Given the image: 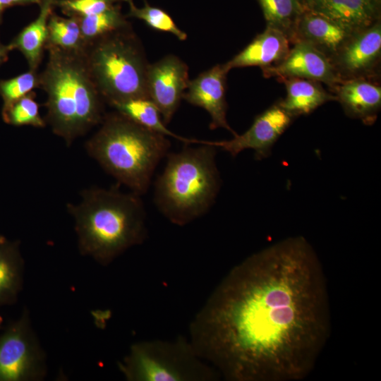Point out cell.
<instances>
[{
    "label": "cell",
    "mask_w": 381,
    "mask_h": 381,
    "mask_svg": "<svg viewBox=\"0 0 381 381\" xmlns=\"http://www.w3.org/2000/svg\"><path fill=\"white\" fill-rule=\"evenodd\" d=\"M12 6H13L12 0H0V23L4 11Z\"/></svg>",
    "instance_id": "cell-31"
},
{
    "label": "cell",
    "mask_w": 381,
    "mask_h": 381,
    "mask_svg": "<svg viewBox=\"0 0 381 381\" xmlns=\"http://www.w3.org/2000/svg\"><path fill=\"white\" fill-rule=\"evenodd\" d=\"M329 306L320 260L302 236L236 265L190 325L198 355L231 381H295L328 339Z\"/></svg>",
    "instance_id": "cell-1"
},
{
    "label": "cell",
    "mask_w": 381,
    "mask_h": 381,
    "mask_svg": "<svg viewBox=\"0 0 381 381\" xmlns=\"http://www.w3.org/2000/svg\"><path fill=\"white\" fill-rule=\"evenodd\" d=\"M46 373V354L25 307L0 334V381H38Z\"/></svg>",
    "instance_id": "cell-8"
},
{
    "label": "cell",
    "mask_w": 381,
    "mask_h": 381,
    "mask_svg": "<svg viewBox=\"0 0 381 381\" xmlns=\"http://www.w3.org/2000/svg\"><path fill=\"white\" fill-rule=\"evenodd\" d=\"M11 49L8 45H4L0 42V66L8 59V55Z\"/></svg>",
    "instance_id": "cell-29"
},
{
    "label": "cell",
    "mask_w": 381,
    "mask_h": 381,
    "mask_svg": "<svg viewBox=\"0 0 381 381\" xmlns=\"http://www.w3.org/2000/svg\"><path fill=\"white\" fill-rule=\"evenodd\" d=\"M46 0H12L13 6L16 5H28V4H42Z\"/></svg>",
    "instance_id": "cell-30"
},
{
    "label": "cell",
    "mask_w": 381,
    "mask_h": 381,
    "mask_svg": "<svg viewBox=\"0 0 381 381\" xmlns=\"http://www.w3.org/2000/svg\"><path fill=\"white\" fill-rule=\"evenodd\" d=\"M380 51L381 26L376 22L349 39L337 54V64L348 74H360L375 65Z\"/></svg>",
    "instance_id": "cell-14"
},
{
    "label": "cell",
    "mask_w": 381,
    "mask_h": 381,
    "mask_svg": "<svg viewBox=\"0 0 381 381\" xmlns=\"http://www.w3.org/2000/svg\"><path fill=\"white\" fill-rule=\"evenodd\" d=\"M230 70L226 64H217L189 80L183 99L204 109L210 116V128H222L236 134L226 120V75Z\"/></svg>",
    "instance_id": "cell-12"
},
{
    "label": "cell",
    "mask_w": 381,
    "mask_h": 381,
    "mask_svg": "<svg viewBox=\"0 0 381 381\" xmlns=\"http://www.w3.org/2000/svg\"><path fill=\"white\" fill-rule=\"evenodd\" d=\"M353 34L327 17L304 11L297 20L291 41L306 42L325 55L337 54Z\"/></svg>",
    "instance_id": "cell-13"
},
{
    "label": "cell",
    "mask_w": 381,
    "mask_h": 381,
    "mask_svg": "<svg viewBox=\"0 0 381 381\" xmlns=\"http://www.w3.org/2000/svg\"><path fill=\"white\" fill-rule=\"evenodd\" d=\"M127 3L129 4L128 17L140 19L150 28L160 32L171 33L179 40L183 41L187 39L186 33L179 28L169 15L163 10L150 6L147 2H145L141 8L137 7L133 0H129Z\"/></svg>",
    "instance_id": "cell-26"
},
{
    "label": "cell",
    "mask_w": 381,
    "mask_h": 381,
    "mask_svg": "<svg viewBox=\"0 0 381 381\" xmlns=\"http://www.w3.org/2000/svg\"><path fill=\"white\" fill-rule=\"evenodd\" d=\"M378 4L374 0H313L308 11L327 17L355 33L375 23Z\"/></svg>",
    "instance_id": "cell-16"
},
{
    "label": "cell",
    "mask_w": 381,
    "mask_h": 381,
    "mask_svg": "<svg viewBox=\"0 0 381 381\" xmlns=\"http://www.w3.org/2000/svg\"><path fill=\"white\" fill-rule=\"evenodd\" d=\"M20 244L0 236V306L16 303L23 289L24 260Z\"/></svg>",
    "instance_id": "cell-19"
},
{
    "label": "cell",
    "mask_w": 381,
    "mask_h": 381,
    "mask_svg": "<svg viewBox=\"0 0 381 381\" xmlns=\"http://www.w3.org/2000/svg\"><path fill=\"white\" fill-rule=\"evenodd\" d=\"M75 18L79 23L81 34L86 44L131 26L118 5L99 13Z\"/></svg>",
    "instance_id": "cell-23"
},
{
    "label": "cell",
    "mask_w": 381,
    "mask_h": 381,
    "mask_svg": "<svg viewBox=\"0 0 381 381\" xmlns=\"http://www.w3.org/2000/svg\"><path fill=\"white\" fill-rule=\"evenodd\" d=\"M289 41V37L280 30L267 26L226 65L231 70L247 66H260L262 68L276 64L288 53Z\"/></svg>",
    "instance_id": "cell-15"
},
{
    "label": "cell",
    "mask_w": 381,
    "mask_h": 381,
    "mask_svg": "<svg viewBox=\"0 0 381 381\" xmlns=\"http://www.w3.org/2000/svg\"><path fill=\"white\" fill-rule=\"evenodd\" d=\"M3 317L0 314V328L2 326V323H3Z\"/></svg>",
    "instance_id": "cell-33"
},
{
    "label": "cell",
    "mask_w": 381,
    "mask_h": 381,
    "mask_svg": "<svg viewBox=\"0 0 381 381\" xmlns=\"http://www.w3.org/2000/svg\"><path fill=\"white\" fill-rule=\"evenodd\" d=\"M265 77L300 78L336 85L341 82L327 56L313 45L295 42L279 63L262 68Z\"/></svg>",
    "instance_id": "cell-11"
},
{
    "label": "cell",
    "mask_w": 381,
    "mask_h": 381,
    "mask_svg": "<svg viewBox=\"0 0 381 381\" xmlns=\"http://www.w3.org/2000/svg\"><path fill=\"white\" fill-rule=\"evenodd\" d=\"M47 30L46 48L52 47L68 52H84L86 44L75 18L62 17L53 11L48 20Z\"/></svg>",
    "instance_id": "cell-22"
},
{
    "label": "cell",
    "mask_w": 381,
    "mask_h": 381,
    "mask_svg": "<svg viewBox=\"0 0 381 381\" xmlns=\"http://www.w3.org/2000/svg\"><path fill=\"white\" fill-rule=\"evenodd\" d=\"M99 124L85 144L87 154L119 183L143 195L159 163L169 152L170 141L116 111L104 114Z\"/></svg>",
    "instance_id": "cell-4"
},
{
    "label": "cell",
    "mask_w": 381,
    "mask_h": 381,
    "mask_svg": "<svg viewBox=\"0 0 381 381\" xmlns=\"http://www.w3.org/2000/svg\"><path fill=\"white\" fill-rule=\"evenodd\" d=\"M37 71L30 70L14 78L0 81V95L5 108L16 100L40 87Z\"/></svg>",
    "instance_id": "cell-27"
},
{
    "label": "cell",
    "mask_w": 381,
    "mask_h": 381,
    "mask_svg": "<svg viewBox=\"0 0 381 381\" xmlns=\"http://www.w3.org/2000/svg\"><path fill=\"white\" fill-rule=\"evenodd\" d=\"M293 117L277 103L257 116L243 133H236L231 140L211 143L234 157L245 150H253L255 158L260 160L270 155L272 146L289 127Z\"/></svg>",
    "instance_id": "cell-10"
},
{
    "label": "cell",
    "mask_w": 381,
    "mask_h": 381,
    "mask_svg": "<svg viewBox=\"0 0 381 381\" xmlns=\"http://www.w3.org/2000/svg\"><path fill=\"white\" fill-rule=\"evenodd\" d=\"M119 369L129 381H203L218 375L183 338L135 343Z\"/></svg>",
    "instance_id": "cell-7"
},
{
    "label": "cell",
    "mask_w": 381,
    "mask_h": 381,
    "mask_svg": "<svg viewBox=\"0 0 381 381\" xmlns=\"http://www.w3.org/2000/svg\"><path fill=\"white\" fill-rule=\"evenodd\" d=\"M304 11H308L310 8L313 0H298Z\"/></svg>",
    "instance_id": "cell-32"
},
{
    "label": "cell",
    "mask_w": 381,
    "mask_h": 381,
    "mask_svg": "<svg viewBox=\"0 0 381 381\" xmlns=\"http://www.w3.org/2000/svg\"><path fill=\"white\" fill-rule=\"evenodd\" d=\"M186 144L169 152L155 183L154 201L171 223L183 226L207 213L221 187L216 163L217 147L202 140L197 147Z\"/></svg>",
    "instance_id": "cell-5"
},
{
    "label": "cell",
    "mask_w": 381,
    "mask_h": 381,
    "mask_svg": "<svg viewBox=\"0 0 381 381\" xmlns=\"http://www.w3.org/2000/svg\"><path fill=\"white\" fill-rule=\"evenodd\" d=\"M83 56L93 83L108 104L149 98L146 87L149 64L131 26L87 43Z\"/></svg>",
    "instance_id": "cell-6"
},
{
    "label": "cell",
    "mask_w": 381,
    "mask_h": 381,
    "mask_svg": "<svg viewBox=\"0 0 381 381\" xmlns=\"http://www.w3.org/2000/svg\"><path fill=\"white\" fill-rule=\"evenodd\" d=\"M129 0H54V6L69 17L80 18L107 11L116 3Z\"/></svg>",
    "instance_id": "cell-28"
},
{
    "label": "cell",
    "mask_w": 381,
    "mask_h": 381,
    "mask_svg": "<svg viewBox=\"0 0 381 381\" xmlns=\"http://www.w3.org/2000/svg\"><path fill=\"white\" fill-rule=\"evenodd\" d=\"M267 26L284 32L291 40L297 20L304 11L298 0H259Z\"/></svg>",
    "instance_id": "cell-24"
},
{
    "label": "cell",
    "mask_w": 381,
    "mask_h": 381,
    "mask_svg": "<svg viewBox=\"0 0 381 381\" xmlns=\"http://www.w3.org/2000/svg\"><path fill=\"white\" fill-rule=\"evenodd\" d=\"M286 89V96L279 105L294 117L311 113L337 97L327 93L315 80L300 78H281Z\"/></svg>",
    "instance_id": "cell-20"
},
{
    "label": "cell",
    "mask_w": 381,
    "mask_h": 381,
    "mask_svg": "<svg viewBox=\"0 0 381 381\" xmlns=\"http://www.w3.org/2000/svg\"><path fill=\"white\" fill-rule=\"evenodd\" d=\"M374 1H376L377 4H379L380 0H374Z\"/></svg>",
    "instance_id": "cell-34"
},
{
    "label": "cell",
    "mask_w": 381,
    "mask_h": 381,
    "mask_svg": "<svg viewBox=\"0 0 381 381\" xmlns=\"http://www.w3.org/2000/svg\"><path fill=\"white\" fill-rule=\"evenodd\" d=\"M338 97L345 111L351 116L373 122L381 104L380 87L361 79L342 83Z\"/></svg>",
    "instance_id": "cell-18"
},
{
    "label": "cell",
    "mask_w": 381,
    "mask_h": 381,
    "mask_svg": "<svg viewBox=\"0 0 381 381\" xmlns=\"http://www.w3.org/2000/svg\"><path fill=\"white\" fill-rule=\"evenodd\" d=\"M116 111L138 124L167 137H172L185 144H199L201 140L180 136L167 127L156 105L149 98H135L109 104Z\"/></svg>",
    "instance_id": "cell-21"
},
{
    "label": "cell",
    "mask_w": 381,
    "mask_h": 381,
    "mask_svg": "<svg viewBox=\"0 0 381 381\" xmlns=\"http://www.w3.org/2000/svg\"><path fill=\"white\" fill-rule=\"evenodd\" d=\"M188 83V68L175 55H167L148 65L146 75L148 97L158 108L166 125L178 109Z\"/></svg>",
    "instance_id": "cell-9"
},
{
    "label": "cell",
    "mask_w": 381,
    "mask_h": 381,
    "mask_svg": "<svg viewBox=\"0 0 381 381\" xmlns=\"http://www.w3.org/2000/svg\"><path fill=\"white\" fill-rule=\"evenodd\" d=\"M67 210L74 220L78 248L83 255L106 266L147 236L146 213L140 195L117 187L83 190Z\"/></svg>",
    "instance_id": "cell-2"
},
{
    "label": "cell",
    "mask_w": 381,
    "mask_h": 381,
    "mask_svg": "<svg viewBox=\"0 0 381 381\" xmlns=\"http://www.w3.org/2000/svg\"><path fill=\"white\" fill-rule=\"evenodd\" d=\"M35 99V94L32 91L3 108L2 116L4 121L16 126L44 128L47 126L46 122L40 114L39 104Z\"/></svg>",
    "instance_id": "cell-25"
},
{
    "label": "cell",
    "mask_w": 381,
    "mask_h": 381,
    "mask_svg": "<svg viewBox=\"0 0 381 381\" xmlns=\"http://www.w3.org/2000/svg\"><path fill=\"white\" fill-rule=\"evenodd\" d=\"M46 50L48 60L39 73L40 87L47 95L44 119L70 146L101 123L105 102L91 78L83 52L52 47Z\"/></svg>",
    "instance_id": "cell-3"
},
{
    "label": "cell",
    "mask_w": 381,
    "mask_h": 381,
    "mask_svg": "<svg viewBox=\"0 0 381 381\" xmlns=\"http://www.w3.org/2000/svg\"><path fill=\"white\" fill-rule=\"evenodd\" d=\"M54 6V0H46L40 4L38 16L9 44L11 50L18 49L23 54L30 70L37 71L43 59L47 41V23Z\"/></svg>",
    "instance_id": "cell-17"
}]
</instances>
